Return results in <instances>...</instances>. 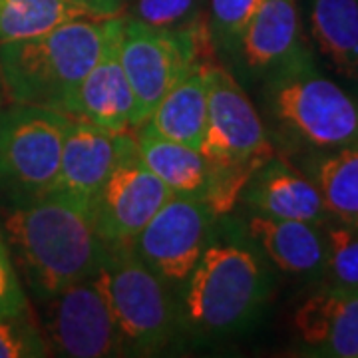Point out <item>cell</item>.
<instances>
[{"label":"cell","mask_w":358,"mask_h":358,"mask_svg":"<svg viewBox=\"0 0 358 358\" xmlns=\"http://www.w3.org/2000/svg\"><path fill=\"white\" fill-rule=\"evenodd\" d=\"M187 281L185 317L207 334L249 327L271 294L268 267L245 245H209Z\"/></svg>","instance_id":"3957f363"},{"label":"cell","mask_w":358,"mask_h":358,"mask_svg":"<svg viewBox=\"0 0 358 358\" xmlns=\"http://www.w3.org/2000/svg\"><path fill=\"white\" fill-rule=\"evenodd\" d=\"M84 8L92 18H114L122 16L126 8V0H70Z\"/></svg>","instance_id":"83f0119b"},{"label":"cell","mask_w":358,"mask_h":358,"mask_svg":"<svg viewBox=\"0 0 358 358\" xmlns=\"http://www.w3.org/2000/svg\"><path fill=\"white\" fill-rule=\"evenodd\" d=\"M72 115L13 102L0 112V189L14 203L54 189Z\"/></svg>","instance_id":"8992f818"},{"label":"cell","mask_w":358,"mask_h":358,"mask_svg":"<svg viewBox=\"0 0 358 358\" xmlns=\"http://www.w3.org/2000/svg\"><path fill=\"white\" fill-rule=\"evenodd\" d=\"M329 257L322 275L329 287L358 289V225H331L327 229Z\"/></svg>","instance_id":"603a6c76"},{"label":"cell","mask_w":358,"mask_h":358,"mask_svg":"<svg viewBox=\"0 0 358 358\" xmlns=\"http://www.w3.org/2000/svg\"><path fill=\"white\" fill-rule=\"evenodd\" d=\"M213 219L201 199L171 195L129 245L162 281L183 282L209 247Z\"/></svg>","instance_id":"30bf717a"},{"label":"cell","mask_w":358,"mask_h":358,"mask_svg":"<svg viewBox=\"0 0 358 358\" xmlns=\"http://www.w3.org/2000/svg\"><path fill=\"white\" fill-rule=\"evenodd\" d=\"M313 181L331 219L358 225V143L324 150L315 159Z\"/></svg>","instance_id":"44dd1931"},{"label":"cell","mask_w":358,"mask_h":358,"mask_svg":"<svg viewBox=\"0 0 358 358\" xmlns=\"http://www.w3.org/2000/svg\"><path fill=\"white\" fill-rule=\"evenodd\" d=\"M76 18L92 16L70 0H0V44L38 36Z\"/></svg>","instance_id":"7402d4cb"},{"label":"cell","mask_w":358,"mask_h":358,"mask_svg":"<svg viewBox=\"0 0 358 358\" xmlns=\"http://www.w3.org/2000/svg\"><path fill=\"white\" fill-rule=\"evenodd\" d=\"M2 94H4V84H2V74H0V106H2Z\"/></svg>","instance_id":"f1b7e54d"},{"label":"cell","mask_w":358,"mask_h":358,"mask_svg":"<svg viewBox=\"0 0 358 358\" xmlns=\"http://www.w3.org/2000/svg\"><path fill=\"white\" fill-rule=\"evenodd\" d=\"M131 157H138V143L131 134H112L72 115L64 138L60 173L52 192L94 201L115 167Z\"/></svg>","instance_id":"7c38bea8"},{"label":"cell","mask_w":358,"mask_h":358,"mask_svg":"<svg viewBox=\"0 0 358 358\" xmlns=\"http://www.w3.org/2000/svg\"><path fill=\"white\" fill-rule=\"evenodd\" d=\"M310 32L334 70L358 80V0H313Z\"/></svg>","instance_id":"ffe728a7"},{"label":"cell","mask_w":358,"mask_h":358,"mask_svg":"<svg viewBox=\"0 0 358 358\" xmlns=\"http://www.w3.org/2000/svg\"><path fill=\"white\" fill-rule=\"evenodd\" d=\"M267 103L281 126L317 150L358 143V100L322 76L308 52L268 74Z\"/></svg>","instance_id":"277c9868"},{"label":"cell","mask_w":358,"mask_h":358,"mask_svg":"<svg viewBox=\"0 0 358 358\" xmlns=\"http://www.w3.org/2000/svg\"><path fill=\"white\" fill-rule=\"evenodd\" d=\"M207 68L187 72L148 117L159 136L193 150H201L207 128Z\"/></svg>","instance_id":"d6986e66"},{"label":"cell","mask_w":358,"mask_h":358,"mask_svg":"<svg viewBox=\"0 0 358 358\" xmlns=\"http://www.w3.org/2000/svg\"><path fill=\"white\" fill-rule=\"evenodd\" d=\"M108 18H76L32 38L0 44V74L13 102L72 115L82 80L96 64Z\"/></svg>","instance_id":"7a4b0ae2"},{"label":"cell","mask_w":358,"mask_h":358,"mask_svg":"<svg viewBox=\"0 0 358 358\" xmlns=\"http://www.w3.org/2000/svg\"><path fill=\"white\" fill-rule=\"evenodd\" d=\"M171 195L140 157H131L115 167L92 201L96 229L106 243H129Z\"/></svg>","instance_id":"8fae6325"},{"label":"cell","mask_w":358,"mask_h":358,"mask_svg":"<svg viewBox=\"0 0 358 358\" xmlns=\"http://www.w3.org/2000/svg\"><path fill=\"white\" fill-rule=\"evenodd\" d=\"M249 235L282 273L294 277L322 275L329 257V239L319 223L255 213L249 219Z\"/></svg>","instance_id":"e0dca14e"},{"label":"cell","mask_w":358,"mask_h":358,"mask_svg":"<svg viewBox=\"0 0 358 358\" xmlns=\"http://www.w3.org/2000/svg\"><path fill=\"white\" fill-rule=\"evenodd\" d=\"M199 13H203V0H131L129 18L162 30H178Z\"/></svg>","instance_id":"484cf974"},{"label":"cell","mask_w":358,"mask_h":358,"mask_svg":"<svg viewBox=\"0 0 358 358\" xmlns=\"http://www.w3.org/2000/svg\"><path fill=\"white\" fill-rule=\"evenodd\" d=\"M6 233L28 287L40 301L98 273L108 243L88 199L48 192L16 205Z\"/></svg>","instance_id":"6da1fadb"},{"label":"cell","mask_w":358,"mask_h":358,"mask_svg":"<svg viewBox=\"0 0 358 358\" xmlns=\"http://www.w3.org/2000/svg\"><path fill=\"white\" fill-rule=\"evenodd\" d=\"M44 303L42 327L48 350L70 358L124 355L126 345L96 275L68 285Z\"/></svg>","instance_id":"ba28073f"},{"label":"cell","mask_w":358,"mask_h":358,"mask_svg":"<svg viewBox=\"0 0 358 358\" xmlns=\"http://www.w3.org/2000/svg\"><path fill=\"white\" fill-rule=\"evenodd\" d=\"M241 195L259 215L299 219L319 225L331 221L315 181L277 155L257 169Z\"/></svg>","instance_id":"5bb4252c"},{"label":"cell","mask_w":358,"mask_h":358,"mask_svg":"<svg viewBox=\"0 0 358 358\" xmlns=\"http://www.w3.org/2000/svg\"><path fill=\"white\" fill-rule=\"evenodd\" d=\"M199 152L211 164L255 169L275 155L255 106L219 64L207 68V128Z\"/></svg>","instance_id":"9c48e42d"},{"label":"cell","mask_w":358,"mask_h":358,"mask_svg":"<svg viewBox=\"0 0 358 358\" xmlns=\"http://www.w3.org/2000/svg\"><path fill=\"white\" fill-rule=\"evenodd\" d=\"M138 157L173 195L205 201L211 181V164L199 150L159 136L148 122L138 126Z\"/></svg>","instance_id":"ac0fdd59"},{"label":"cell","mask_w":358,"mask_h":358,"mask_svg":"<svg viewBox=\"0 0 358 358\" xmlns=\"http://www.w3.org/2000/svg\"><path fill=\"white\" fill-rule=\"evenodd\" d=\"M294 329L313 355L358 358V289L327 285L296 310Z\"/></svg>","instance_id":"9a60e30c"},{"label":"cell","mask_w":358,"mask_h":358,"mask_svg":"<svg viewBox=\"0 0 358 358\" xmlns=\"http://www.w3.org/2000/svg\"><path fill=\"white\" fill-rule=\"evenodd\" d=\"M122 28V16L108 18L102 52L78 88L72 114L112 134L128 131L134 112V96L120 62Z\"/></svg>","instance_id":"4fadbf2b"},{"label":"cell","mask_w":358,"mask_h":358,"mask_svg":"<svg viewBox=\"0 0 358 358\" xmlns=\"http://www.w3.org/2000/svg\"><path fill=\"white\" fill-rule=\"evenodd\" d=\"M96 282L122 333L126 350L148 355L167 345L176 331V308L164 281L129 243H108Z\"/></svg>","instance_id":"5b68a950"},{"label":"cell","mask_w":358,"mask_h":358,"mask_svg":"<svg viewBox=\"0 0 358 358\" xmlns=\"http://www.w3.org/2000/svg\"><path fill=\"white\" fill-rule=\"evenodd\" d=\"M28 308L24 289L20 287V279L16 275L10 251L0 235V317L16 315Z\"/></svg>","instance_id":"4316f807"},{"label":"cell","mask_w":358,"mask_h":358,"mask_svg":"<svg viewBox=\"0 0 358 358\" xmlns=\"http://www.w3.org/2000/svg\"><path fill=\"white\" fill-rule=\"evenodd\" d=\"M263 0H209V28L217 50L235 54L245 28Z\"/></svg>","instance_id":"cb8c5ba5"},{"label":"cell","mask_w":358,"mask_h":358,"mask_svg":"<svg viewBox=\"0 0 358 358\" xmlns=\"http://www.w3.org/2000/svg\"><path fill=\"white\" fill-rule=\"evenodd\" d=\"M48 345L30 315V308L0 317V358H40Z\"/></svg>","instance_id":"d4e9b609"},{"label":"cell","mask_w":358,"mask_h":358,"mask_svg":"<svg viewBox=\"0 0 358 358\" xmlns=\"http://www.w3.org/2000/svg\"><path fill=\"white\" fill-rule=\"evenodd\" d=\"M120 62L134 96L131 128L148 122L173 84L193 68H201L181 28L162 30L129 16L124 18L122 28Z\"/></svg>","instance_id":"52a82bcc"},{"label":"cell","mask_w":358,"mask_h":358,"mask_svg":"<svg viewBox=\"0 0 358 358\" xmlns=\"http://www.w3.org/2000/svg\"><path fill=\"white\" fill-rule=\"evenodd\" d=\"M237 52L245 68L273 74L307 54L294 0H263L245 28Z\"/></svg>","instance_id":"2e32d148"}]
</instances>
